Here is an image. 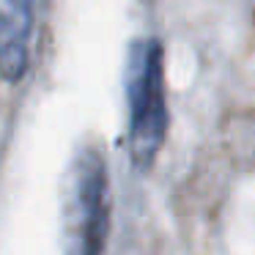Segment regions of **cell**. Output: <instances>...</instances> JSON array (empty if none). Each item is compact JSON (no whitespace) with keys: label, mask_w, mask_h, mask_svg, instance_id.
Here are the masks:
<instances>
[{"label":"cell","mask_w":255,"mask_h":255,"mask_svg":"<svg viewBox=\"0 0 255 255\" xmlns=\"http://www.w3.org/2000/svg\"><path fill=\"white\" fill-rule=\"evenodd\" d=\"M129 159L140 173L151 170L167 134L165 50L156 36L134 39L124 63Z\"/></svg>","instance_id":"obj_1"},{"label":"cell","mask_w":255,"mask_h":255,"mask_svg":"<svg viewBox=\"0 0 255 255\" xmlns=\"http://www.w3.org/2000/svg\"><path fill=\"white\" fill-rule=\"evenodd\" d=\"M110 231L107 165L96 145H80L63 195V255H105Z\"/></svg>","instance_id":"obj_2"},{"label":"cell","mask_w":255,"mask_h":255,"mask_svg":"<svg viewBox=\"0 0 255 255\" xmlns=\"http://www.w3.org/2000/svg\"><path fill=\"white\" fill-rule=\"evenodd\" d=\"M33 22V0H0V69L8 85L28 74Z\"/></svg>","instance_id":"obj_3"}]
</instances>
